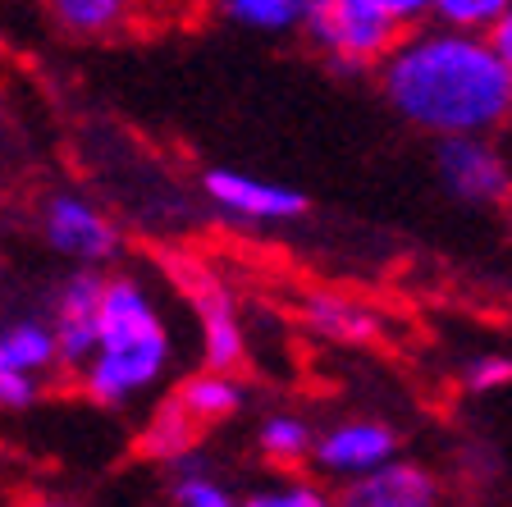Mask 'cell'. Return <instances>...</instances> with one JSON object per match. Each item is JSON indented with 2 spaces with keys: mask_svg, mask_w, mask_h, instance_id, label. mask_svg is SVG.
<instances>
[{
  "mask_svg": "<svg viewBox=\"0 0 512 507\" xmlns=\"http://www.w3.org/2000/svg\"><path fill=\"white\" fill-rule=\"evenodd\" d=\"M384 106L426 138L499 133L512 110V69L490 32L416 23L375 69Z\"/></svg>",
  "mask_w": 512,
  "mask_h": 507,
  "instance_id": "6da1fadb",
  "label": "cell"
},
{
  "mask_svg": "<svg viewBox=\"0 0 512 507\" xmlns=\"http://www.w3.org/2000/svg\"><path fill=\"white\" fill-rule=\"evenodd\" d=\"M174 357H179V338H174L165 293L142 270L115 265L106 275L96 348L69 375L74 389L96 412H128L133 402H147L156 389L170 384Z\"/></svg>",
  "mask_w": 512,
  "mask_h": 507,
  "instance_id": "7a4b0ae2",
  "label": "cell"
},
{
  "mask_svg": "<svg viewBox=\"0 0 512 507\" xmlns=\"http://www.w3.org/2000/svg\"><path fill=\"white\" fill-rule=\"evenodd\" d=\"M170 288L183 297L192 325H197V348H202V366L215 370H243L247 366V325L238 311V297L229 279L215 270L206 256L170 252L160 261Z\"/></svg>",
  "mask_w": 512,
  "mask_h": 507,
  "instance_id": "3957f363",
  "label": "cell"
},
{
  "mask_svg": "<svg viewBox=\"0 0 512 507\" xmlns=\"http://www.w3.org/2000/svg\"><path fill=\"white\" fill-rule=\"evenodd\" d=\"M403 32L384 0H320L302 37L334 74H375Z\"/></svg>",
  "mask_w": 512,
  "mask_h": 507,
  "instance_id": "277c9868",
  "label": "cell"
},
{
  "mask_svg": "<svg viewBox=\"0 0 512 507\" xmlns=\"http://www.w3.org/2000/svg\"><path fill=\"white\" fill-rule=\"evenodd\" d=\"M37 233L64 265L115 270L124 261V224L78 188L46 192L42 206H37Z\"/></svg>",
  "mask_w": 512,
  "mask_h": 507,
  "instance_id": "5b68a950",
  "label": "cell"
},
{
  "mask_svg": "<svg viewBox=\"0 0 512 507\" xmlns=\"http://www.w3.org/2000/svg\"><path fill=\"white\" fill-rule=\"evenodd\" d=\"M435 179L453 201L471 211H508L512 206V160L494 133L435 138Z\"/></svg>",
  "mask_w": 512,
  "mask_h": 507,
  "instance_id": "8992f818",
  "label": "cell"
},
{
  "mask_svg": "<svg viewBox=\"0 0 512 507\" xmlns=\"http://www.w3.org/2000/svg\"><path fill=\"white\" fill-rule=\"evenodd\" d=\"M64 375L51 316H14L0 325V416H23L46 398V380Z\"/></svg>",
  "mask_w": 512,
  "mask_h": 507,
  "instance_id": "52a82bcc",
  "label": "cell"
},
{
  "mask_svg": "<svg viewBox=\"0 0 512 507\" xmlns=\"http://www.w3.org/2000/svg\"><path fill=\"white\" fill-rule=\"evenodd\" d=\"M197 188H202V197L211 201L224 220L247 224V229H284V224L307 220V211H311V201L302 188L266 179V174H252V169H234V165L202 169Z\"/></svg>",
  "mask_w": 512,
  "mask_h": 507,
  "instance_id": "ba28073f",
  "label": "cell"
},
{
  "mask_svg": "<svg viewBox=\"0 0 512 507\" xmlns=\"http://www.w3.org/2000/svg\"><path fill=\"white\" fill-rule=\"evenodd\" d=\"M398 453H403V434L389 421H380V416L357 412V416H339V421L320 425L316 453H311L307 471L339 489V485H348V480L375 471V466L394 462Z\"/></svg>",
  "mask_w": 512,
  "mask_h": 507,
  "instance_id": "9c48e42d",
  "label": "cell"
},
{
  "mask_svg": "<svg viewBox=\"0 0 512 507\" xmlns=\"http://www.w3.org/2000/svg\"><path fill=\"white\" fill-rule=\"evenodd\" d=\"M106 275L110 270H92V265H69L60 284L51 288V329L60 343V366L64 375H74L96 348L101 334V307H106Z\"/></svg>",
  "mask_w": 512,
  "mask_h": 507,
  "instance_id": "30bf717a",
  "label": "cell"
},
{
  "mask_svg": "<svg viewBox=\"0 0 512 507\" xmlns=\"http://www.w3.org/2000/svg\"><path fill=\"white\" fill-rule=\"evenodd\" d=\"M343 507H444V480L426 462L398 453L394 462L339 485Z\"/></svg>",
  "mask_w": 512,
  "mask_h": 507,
  "instance_id": "8fae6325",
  "label": "cell"
},
{
  "mask_svg": "<svg viewBox=\"0 0 512 507\" xmlns=\"http://www.w3.org/2000/svg\"><path fill=\"white\" fill-rule=\"evenodd\" d=\"M170 393L179 398V407L202 425V430L238 421V416L247 412V398H252L247 380L238 370H215V366H202V370H192V375H183Z\"/></svg>",
  "mask_w": 512,
  "mask_h": 507,
  "instance_id": "7c38bea8",
  "label": "cell"
},
{
  "mask_svg": "<svg viewBox=\"0 0 512 507\" xmlns=\"http://www.w3.org/2000/svg\"><path fill=\"white\" fill-rule=\"evenodd\" d=\"M302 320L316 338L334 343V348H366L380 338V316L366 307L362 297H348V293H334V288H316L307 293L302 302Z\"/></svg>",
  "mask_w": 512,
  "mask_h": 507,
  "instance_id": "4fadbf2b",
  "label": "cell"
},
{
  "mask_svg": "<svg viewBox=\"0 0 512 507\" xmlns=\"http://www.w3.org/2000/svg\"><path fill=\"white\" fill-rule=\"evenodd\" d=\"M316 434L320 425L311 416L293 412V407H279V412H266L256 421L252 448L270 471H307L311 453H316Z\"/></svg>",
  "mask_w": 512,
  "mask_h": 507,
  "instance_id": "5bb4252c",
  "label": "cell"
},
{
  "mask_svg": "<svg viewBox=\"0 0 512 507\" xmlns=\"http://www.w3.org/2000/svg\"><path fill=\"white\" fill-rule=\"evenodd\" d=\"M42 10L74 42H115L142 19L138 0H42Z\"/></svg>",
  "mask_w": 512,
  "mask_h": 507,
  "instance_id": "9a60e30c",
  "label": "cell"
},
{
  "mask_svg": "<svg viewBox=\"0 0 512 507\" xmlns=\"http://www.w3.org/2000/svg\"><path fill=\"white\" fill-rule=\"evenodd\" d=\"M202 439H206L202 425L183 412L174 393H165L147 412V421L138 425V457H147V462H156V466H174L197 453Z\"/></svg>",
  "mask_w": 512,
  "mask_h": 507,
  "instance_id": "2e32d148",
  "label": "cell"
},
{
  "mask_svg": "<svg viewBox=\"0 0 512 507\" xmlns=\"http://www.w3.org/2000/svg\"><path fill=\"white\" fill-rule=\"evenodd\" d=\"M229 28L256 32V37H288L302 32L320 0H206Z\"/></svg>",
  "mask_w": 512,
  "mask_h": 507,
  "instance_id": "e0dca14e",
  "label": "cell"
},
{
  "mask_svg": "<svg viewBox=\"0 0 512 507\" xmlns=\"http://www.w3.org/2000/svg\"><path fill=\"white\" fill-rule=\"evenodd\" d=\"M234 489L224 485V476L211 466V457L197 448L192 457L165 466V503L170 507H238Z\"/></svg>",
  "mask_w": 512,
  "mask_h": 507,
  "instance_id": "ac0fdd59",
  "label": "cell"
},
{
  "mask_svg": "<svg viewBox=\"0 0 512 507\" xmlns=\"http://www.w3.org/2000/svg\"><path fill=\"white\" fill-rule=\"evenodd\" d=\"M238 507H343L339 503V489L316 480L307 471H275L266 485H256L252 494L238 498Z\"/></svg>",
  "mask_w": 512,
  "mask_h": 507,
  "instance_id": "d6986e66",
  "label": "cell"
},
{
  "mask_svg": "<svg viewBox=\"0 0 512 507\" xmlns=\"http://www.w3.org/2000/svg\"><path fill=\"white\" fill-rule=\"evenodd\" d=\"M512 10V0H435V23L448 28H467V32H494L499 19Z\"/></svg>",
  "mask_w": 512,
  "mask_h": 507,
  "instance_id": "ffe728a7",
  "label": "cell"
},
{
  "mask_svg": "<svg viewBox=\"0 0 512 507\" xmlns=\"http://www.w3.org/2000/svg\"><path fill=\"white\" fill-rule=\"evenodd\" d=\"M462 389L467 393L512 389V352H476L471 361H462Z\"/></svg>",
  "mask_w": 512,
  "mask_h": 507,
  "instance_id": "44dd1931",
  "label": "cell"
},
{
  "mask_svg": "<svg viewBox=\"0 0 512 507\" xmlns=\"http://www.w3.org/2000/svg\"><path fill=\"white\" fill-rule=\"evenodd\" d=\"M384 5L403 28H416V23H426L435 14V0H384Z\"/></svg>",
  "mask_w": 512,
  "mask_h": 507,
  "instance_id": "7402d4cb",
  "label": "cell"
},
{
  "mask_svg": "<svg viewBox=\"0 0 512 507\" xmlns=\"http://www.w3.org/2000/svg\"><path fill=\"white\" fill-rule=\"evenodd\" d=\"M188 5H206V0H138V14H147V10H160L165 19H179Z\"/></svg>",
  "mask_w": 512,
  "mask_h": 507,
  "instance_id": "603a6c76",
  "label": "cell"
},
{
  "mask_svg": "<svg viewBox=\"0 0 512 507\" xmlns=\"http://www.w3.org/2000/svg\"><path fill=\"white\" fill-rule=\"evenodd\" d=\"M490 37H494V46H499V55H503V60H508V69H512V10L503 14V19H499V28H494Z\"/></svg>",
  "mask_w": 512,
  "mask_h": 507,
  "instance_id": "cb8c5ba5",
  "label": "cell"
},
{
  "mask_svg": "<svg viewBox=\"0 0 512 507\" xmlns=\"http://www.w3.org/2000/svg\"><path fill=\"white\" fill-rule=\"evenodd\" d=\"M19 507H74V503H64V498H28V503Z\"/></svg>",
  "mask_w": 512,
  "mask_h": 507,
  "instance_id": "d4e9b609",
  "label": "cell"
},
{
  "mask_svg": "<svg viewBox=\"0 0 512 507\" xmlns=\"http://www.w3.org/2000/svg\"><path fill=\"white\" fill-rule=\"evenodd\" d=\"M508 133H512V110H508Z\"/></svg>",
  "mask_w": 512,
  "mask_h": 507,
  "instance_id": "484cf974",
  "label": "cell"
}]
</instances>
